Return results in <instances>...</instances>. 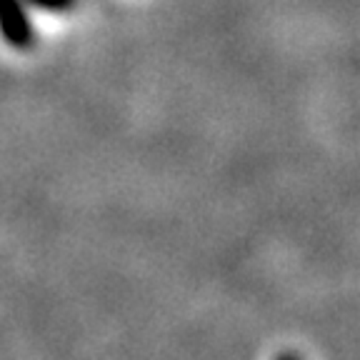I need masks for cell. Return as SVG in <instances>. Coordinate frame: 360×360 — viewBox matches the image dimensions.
Here are the masks:
<instances>
[{
  "label": "cell",
  "instance_id": "cell-2",
  "mask_svg": "<svg viewBox=\"0 0 360 360\" xmlns=\"http://www.w3.org/2000/svg\"><path fill=\"white\" fill-rule=\"evenodd\" d=\"M22 3L45 13H68L70 8H75L78 0H22Z\"/></svg>",
  "mask_w": 360,
  "mask_h": 360
},
{
  "label": "cell",
  "instance_id": "cell-1",
  "mask_svg": "<svg viewBox=\"0 0 360 360\" xmlns=\"http://www.w3.org/2000/svg\"><path fill=\"white\" fill-rule=\"evenodd\" d=\"M0 35L15 51H30L35 45V30L22 0H0Z\"/></svg>",
  "mask_w": 360,
  "mask_h": 360
}]
</instances>
